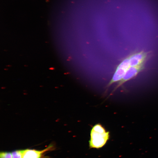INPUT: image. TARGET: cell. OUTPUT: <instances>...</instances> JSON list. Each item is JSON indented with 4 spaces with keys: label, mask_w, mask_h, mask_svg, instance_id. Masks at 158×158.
Here are the masks:
<instances>
[{
    "label": "cell",
    "mask_w": 158,
    "mask_h": 158,
    "mask_svg": "<svg viewBox=\"0 0 158 158\" xmlns=\"http://www.w3.org/2000/svg\"><path fill=\"white\" fill-rule=\"evenodd\" d=\"M52 148V146H50L41 151L29 149L24 150L22 158H40L43 153L51 150Z\"/></svg>",
    "instance_id": "obj_5"
},
{
    "label": "cell",
    "mask_w": 158,
    "mask_h": 158,
    "mask_svg": "<svg viewBox=\"0 0 158 158\" xmlns=\"http://www.w3.org/2000/svg\"><path fill=\"white\" fill-rule=\"evenodd\" d=\"M144 68V64L137 66H130L126 72L123 77L118 82L115 89L126 82L136 76Z\"/></svg>",
    "instance_id": "obj_3"
},
{
    "label": "cell",
    "mask_w": 158,
    "mask_h": 158,
    "mask_svg": "<svg viewBox=\"0 0 158 158\" xmlns=\"http://www.w3.org/2000/svg\"><path fill=\"white\" fill-rule=\"evenodd\" d=\"M0 158H13L12 153L9 152H1Z\"/></svg>",
    "instance_id": "obj_7"
},
{
    "label": "cell",
    "mask_w": 158,
    "mask_h": 158,
    "mask_svg": "<svg viewBox=\"0 0 158 158\" xmlns=\"http://www.w3.org/2000/svg\"><path fill=\"white\" fill-rule=\"evenodd\" d=\"M147 56V53L143 51L133 53L128 56L130 66H137L144 64Z\"/></svg>",
    "instance_id": "obj_4"
},
{
    "label": "cell",
    "mask_w": 158,
    "mask_h": 158,
    "mask_svg": "<svg viewBox=\"0 0 158 158\" xmlns=\"http://www.w3.org/2000/svg\"><path fill=\"white\" fill-rule=\"evenodd\" d=\"M130 66L128 56L124 59L118 66L108 86H110L116 82L120 81L123 77Z\"/></svg>",
    "instance_id": "obj_2"
},
{
    "label": "cell",
    "mask_w": 158,
    "mask_h": 158,
    "mask_svg": "<svg viewBox=\"0 0 158 158\" xmlns=\"http://www.w3.org/2000/svg\"><path fill=\"white\" fill-rule=\"evenodd\" d=\"M109 132L99 123L95 125L90 133L89 147L91 148L98 149L103 147L109 138Z\"/></svg>",
    "instance_id": "obj_1"
},
{
    "label": "cell",
    "mask_w": 158,
    "mask_h": 158,
    "mask_svg": "<svg viewBox=\"0 0 158 158\" xmlns=\"http://www.w3.org/2000/svg\"><path fill=\"white\" fill-rule=\"evenodd\" d=\"M24 150H16L11 153L13 158H22Z\"/></svg>",
    "instance_id": "obj_6"
}]
</instances>
